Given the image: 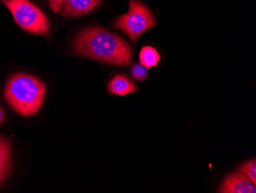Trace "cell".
<instances>
[{
  "instance_id": "277c9868",
  "label": "cell",
  "mask_w": 256,
  "mask_h": 193,
  "mask_svg": "<svg viewBox=\"0 0 256 193\" xmlns=\"http://www.w3.org/2000/svg\"><path fill=\"white\" fill-rule=\"evenodd\" d=\"M155 26L156 21L150 11L139 0H130L128 14L115 20L112 27L126 33L136 43L140 36Z\"/></svg>"
},
{
  "instance_id": "5b68a950",
  "label": "cell",
  "mask_w": 256,
  "mask_h": 193,
  "mask_svg": "<svg viewBox=\"0 0 256 193\" xmlns=\"http://www.w3.org/2000/svg\"><path fill=\"white\" fill-rule=\"evenodd\" d=\"M221 193H256V183L242 173L228 175L218 188Z\"/></svg>"
},
{
  "instance_id": "7c38bea8",
  "label": "cell",
  "mask_w": 256,
  "mask_h": 193,
  "mask_svg": "<svg viewBox=\"0 0 256 193\" xmlns=\"http://www.w3.org/2000/svg\"><path fill=\"white\" fill-rule=\"evenodd\" d=\"M64 0H48L50 8L54 12H60Z\"/></svg>"
},
{
  "instance_id": "52a82bcc",
  "label": "cell",
  "mask_w": 256,
  "mask_h": 193,
  "mask_svg": "<svg viewBox=\"0 0 256 193\" xmlns=\"http://www.w3.org/2000/svg\"><path fill=\"white\" fill-rule=\"evenodd\" d=\"M110 94L126 96L138 92V88L132 79L124 74L118 75L110 80L108 86Z\"/></svg>"
},
{
  "instance_id": "8992f818",
  "label": "cell",
  "mask_w": 256,
  "mask_h": 193,
  "mask_svg": "<svg viewBox=\"0 0 256 193\" xmlns=\"http://www.w3.org/2000/svg\"><path fill=\"white\" fill-rule=\"evenodd\" d=\"M102 0H64L62 14L66 17H80L96 10Z\"/></svg>"
},
{
  "instance_id": "30bf717a",
  "label": "cell",
  "mask_w": 256,
  "mask_h": 193,
  "mask_svg": "<svg viewBox=\"0 0 256 193\" xmlns=\"http://www.w3.org/2000/svg\"><path fill=\"white\" fill-rule=\"evenodd\" d=\"M241 173L245 175L247 178L251 179L253 182H256V159H252L248 162L243 163L238 168Z\"/></svg>"
},
{
  "instance_id": "6da1fadb",
  "label": "cell",
  "mask_w": 256,
  "mask_h": 193,
  "mask_svg": "<svg viewBox=\"0 0 256 193\" xmlns=\"http://www.w3.org/2000/svg\"><path fill=\"white\" fill-rule=\"evenodd\" d=\"M74 53L104 63L129 66L132 63L130 46L117 34L100 27L82 30L73 42Z\"/></svg>"
},
{
  "instance_id": "9c48e42d",
  "label": "cell",
  "mask_w": 256,
  "mask_h": 193,
  "mask_svg": "<svg viewBox=\"0 0 256 193\" xmlns=\"http://www.w3.org/2000/svg\"><path fill=\"white\" fill-rule=\"evenodd\" d=\"M140 62L146 68L154 67L159 63L160 56L156 49L151 47H144L140 52Z\"/></svg>"
},
{
  "instance_id": "4fadbf2b",
  "label": "cell",
  "mask_w": 256,
  "mask_h": 193,
  "mask_svg": "<svg viewBox=\"0 0 256 193\" xmlns=\"http://www.w3.org/2000/svg\"><path fill=\"white\" fill-rule=\"evenodd\" d=\"M6 114L2 108L0 106V125L6 120Z\"/></svg>"
},
{
  "instance_id": "7a4b0ae2",
  "label": "cell",
  "mask_w": 256,
  "mask_h": 193,
  "mask_svg": "<svg viewBox=\"0 0 256 193\" xmlns=\"http://www.w3.org/2000/svg\"><path fill=\"white\" fill-rule=\"evenodd\" d=\"M46 91V85L38 78L26 73H16L8 78L4 96L16 112L22 116H31L41 108Z\"/></svg>"
},
{
  "instance_id": "ba28073f",
  "label": "cell",
  "mask_w": 256,
  "mask_h": 193,
  "mask_svg": "<svg viewBox=\"0 0 256 193\" xmlns=\"http://www.w3.org/2000/svg\"><path fill=\"white\" fill-rule=\"evenodd\" d=\"M12 148L10 141L0 135V184L6 179L11 168Z\"/></svg>"
},
{
  "instance_id": "3957f363",
  "label": "cell",
  "mask_w": 256,
  "mask_h": 193,
  "mask_svg": "<svg viewBox=\"0 0 256 193\" xmlns=\"http://www.w3.org/2000/svg\"><path fill=\"white\" fill-rule=\"evenodd\" d=\"M21 28L36 35H46L50 23L44 13L28 0H2Z\"/></svg>"
},
{
  "instance_id": "8fae6325",
  "label": "cell",
  "mask_w": 256,
  "mask_h": 193,
  "mask_svg": "<svg viewBox=\"0 0 256 193\" xmlns=\"http://www.w3.org/2000/svg\"><path fill=\"white\" fill-rule=\"evenodd\" d=\"M132 76L138 81H143L148 76V71L146 67L140 64H135L132 67Z\"/></svg>"
}]
</instances>
